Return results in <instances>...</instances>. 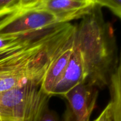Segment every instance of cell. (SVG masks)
Listing matches in <instances>:
<instances>
[{
  "mask_svg": "<svg viewBox=\"0 0 121 121\" xmlns=\"http://www.w3.org/2000/svg\"><path fill=\"white\" fill-rule=\"evenodd\" d=\"M30 7L46 9L54 15L58 24L82 18L96 5V0H27Z\"/></svg>",
  "mask_w": 121,
  "mask_h": 121,
  "instance_id": "5b68a950",
  "label": "cell"
},
{
  "mask_svg": "<svg viewBox=\"0 0 121 121\" xmlns=\"http://www.w3.org/2000/svg\"><path fill=\"white\" fill-rule=\"evenodd\" d=\"M108 87L111 96L109 102L112 105V121H121V50L118 66Z\"/></svg>",
  "mask_w": 121,
  "mask_h": 121,
  "instance_id": "ba28073f",
  "label": "cell"
},
{
  "mask_svg": "<svg viewBox=\"0 0 121 121\" xmlns=\"http://www.w3.org/2000/svg\"><path fill=\"white\" fill-rule=\"evenodd\" d=\"M51 96L28 84L0 93V121H40Z\"/></svg>",
  "mask_w": 121,
  "mask_h": 121,
  "instance_id": "7a4b0ae2",
  "label": "cell"
},
{
  "mask_svg": "<svg viewBox=\"0 0 121 121\" xmlns=\"http://www.w3.org/2000/svg\"><path fill=\"white\" fill-rule=\"evenodd\" d=\"M25 0L20 9L0 21V36L31 34L57 24L56 18L48 11L27 5Z\"/></svg>",
  "mask_w": 121,
  "mask_h": 121,
  "instance_id": "3957f363",
  "label": "cell"
},
{
  "mask_svg": "<svg viewBox=\"0 0 121 121\" xmlns=\"http://www.w3.org/2000/svg\"><path fill=\"white\" fill-rule=\"evenodd\" d=\"M40 121H59L57 117L56 114L48 109L46 110V112L41 117Z\"/></svg>",
  "mask_w": 121,
  "mask_h": 121,
  "instance_id": "7c38bea8",
  "label": "cell"
},
{
  "mask_svg": "<svg viewBox=\"0 0 121 121\" xmlns=\"http://www.w3.org/2000/svg\"><path fill=\"white\" fill-rule=\"evenodd\" d=\"M24 2L25 0H0V18L21 9Z\"/></svg>",
  "mask_w": 121,
  "mask_h": 121,
  "instance_id": "9c48e42d",
  "label": "cell"
},
{
  "mask_svg": "<svg viewBox=\"0 0 121 121\" xmlns=\"http://www.w3.org/2000/svg\"><path fill=\"white\" fill-rule=\"evenodd\" d=\"M102 7L109 8L121 20V0H96Z\"/></svg>",
  "mask_w": 121,
  "mask_h": 121,
  "instance_id": "30bf717a",
  "label": "cell"
},
{
  "mask_svg": "<svg viewBox=\"0 0 121 121\" xmlns=\"http://www.w3.org/2000/svg\"><path fill=\"white\" fill-rule=\"evenodd\" d=\"M93 121H112V105L109 102L100 115Z\"/></svg>",
  "mask_w": 121,
  "mask_h": 121,
  "instance_id": "8fae6325",
  "label": "cell"
},
{
  "mask_svg": "<svg viewBox=\"0 0 121 121\" xmlns=\"http://www.w3.org/2000/svg\"><path fill=\"white\" fill-rule=\"evenodd\" d=\"M98 89L82 82L66 93L67 109L65 121H89L96 106Z\"/></svg>",
  "mask_w": 121,
  "mask_h": 121,
  "instance_id": "8992f818",
  "label": "cell"
},
{
  "mask_svg": "<svg viewBox=\"0 0 121 121\" xmlns=\"http://www.w3.org/2000/svg\"><path fill=\"white\" fill-rule=\"evenodd\" d=\"M98 4L76 26L74 49L78 52L85 73V82L96 89L108 87L119 61L114 29L104 18Z\"/></svg>",
  "mask_w": 121,
  "mask_h": 121,
  "instance_id": "6da1fadb",
  "label": "cell"
},
{
  "mask_svg": "<svg viewBox=\"0 0 121 121\" xmlns=\"http://www.w3.org/2000/svg\"><path fill=\"white\" fill-rule=\"evenodd\" d=\"M84 82L85 73L82 63L79 54L74 49L65 70L54 85L51 96L63 97L70 90Z\"/></svg>",
  "mask_w": 121,
  "mask_h": 121,
  "instance_id": "52a82bcc",
  "label": "cell"
},
{
  "mask_svg": "<svg viewBox=\"0 0 121 121\" xmlns=\"http://www.w3.org/2000/svg\"><path fill=\"white\" fill-rule=\"evenodd\" d=\"M75 31L76 26L68 23L50 57L49 65L41 84V89L50 96L74 52Z\"/></svg>",
  "mask_w": 121,
  "mask_h": 121,
  "instance_id": "277c9868",
  "label": "cell"
}]
</instances>
